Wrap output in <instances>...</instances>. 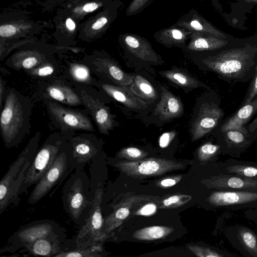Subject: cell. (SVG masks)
Wrapping results in <instances>:
<instances>
[{
  "label": "cell",
  "mask_w": 257,
  "mask_h": 257,
  "mask_svg": "<svg viewBox=\"0 0 257 257\" xmlns=\"http://www.w3.org/2000/svg\"><path fill=\"white\" fill-rule=\"evenodd\" d=\"M244 215L246 218L257 226V207L246 209Z\"/></svg>",
  "instance_id": "obj_45"
},
{
  "label": "cell",
  "mask_w": 257,
  "mask_h": 257,
  "mask_svg": "<svg viewBox=\"0 0 257 257\" xmlns=\"http://www.w3.org/2000/svg\"><path fill=\"white\" fill-rule=\"evenodd\" d=\"M189 249L196 256L200 257H224L230 256L224 251H217L209 247L189 245Z\"/></svg>",
  "instance_id": "obj_36"
},
{
  "label": "cell",
  "mask_w": 257,
  "mask_h": 257,
  "mask_svg": "<svg viewBox=\"0 0 257 257\" xmlns=\"http://www.w3.org/2000/svg\"><path fill=\"white\" fill-rule=\"evenodd\" d=\"M248 1H253V2H257V0H248Z\"/></svg>",
  "instance_id": "obj_52"
},
{
  "label": "cell",
  "mask_w": 257,
  "mask_h": 257,
  "mask_svg": "<svg viewBox=\"0 0 257 257\" xmlns=\"http://www.w3.org/2000/svg\"><path fill=\"white\" fill-rule=\"evenodd\" d=\"M74 170L71 147L66 140L55 161L35 185L27 202L34 205L54 187L57 188Z\"/></svg>",
  "instance_id": "obj_6"
},
{
  "label": "cell",
  "mask_w": 257,
  "mask_h": 257,
  "mask_svg": "<svg viewBox=\"0 0 257 257\" xmlns=\"http://www.w3.org/2000/svg\"><path fill=\"white\" fill-rule=\"evenodd\" d=\"M252 48H235L223 51L202 60L208 68L228 78H238L244 74L253 64Z\"/></svg>",
  "instance_id": "obj_7"
},
{
  "label": "cell",
  "mask_w": 257,
  "mask_h": 257,
  "mask_svg": "<svg viewBox=\"0 0 257 257\" xmlns=\"http://www.w3.org/2000/svg\"><path fill=\"white\" fill-rule=\"evenodd\" d=\"M62 67L60 64L46 61L34 68L26 71V72L27 75L34 78L46 80H49V78L50 80L56 78L54 76H57L59 72L65 70V69H61Z\"/></svg>",
  "instance_id": "obj_32"
},
{
  "label": "cell",
  "mask_w": 257,
  "mask_h": 257,
  "mask_svg": "<svg viewBox=\"0 0 257 257\" xmlns=\"http://www.w3.org/2000/svg\"><path fill=\"white\" fill-rule=\"evenodd\" d=\"M147 155V153L137 148L127 147L120 150L117 153L116 157L132 160H138Z\"/></svg>",
  "instance_id": "obj_37"
},
{
  "label": "cell",
  "mask_w": 257,
  "mask_h": 257,
  "mask_svg": "<svg viewBox=\"0 0 257 257\" xmlns=\"http://www.w3.org/2000/svg\"><path fill=\"white\" fill-rule=\"evenodd\" d=\"M210 190L205 201L214 208L237 210L257 207V190Z\"/></svg>",
  "instance_id": "obj_11"
},
{
  "label": "cell",
  "mask_w": 257,
  "mask_h": 257,
  "mask_svg": "<svg viewBox=\"0 0 257 257\" xmlns=\"http://www.w3.org/2000/svg\"><path fill=\"white\" fill-rule=\"evenodd\" d=\"M16 32V28L11 25H3L0 27V35L2 37H7L11 36Z\"/></svg>",
  "instance_id": "obj_44"
},
{
  "label": "cell",
  "mask_w": 257,
  "mask_h": 257,
  "mask_svg": "<svg viewBox=\"0 0 257 257\" xmlns=\"http://www.w3.org/2000/svg\"><path fill=\"white\" fill-rule=\"evenodd\" d=\"M240 130H231L226 131V138L228 142L235 147L238 145L243 144L245 141V136L244 133Z\"/></svg>",
  "instance_id": "obj_39"
},
{
  "label": "cell",
  "mask_w": 257,
  "mask_h": 257,
  "mask_svg": "<svg viewBox=\"0 0 257 257\" xmlns=\"http://www.w3.org/2000/svg\"><path fill=\"white\" fill-rule=\"evenodd\" d=\"M128 88L133 93L145 101H154L157 97L156 91L153 86L147 79L140 75H134L133 80Z\"/></svg>",
  "instance_id": "obj_27"
},
{
  "label": "cell",
  "mask_w": 257,
  "mask_h": 257,
  "mask_svg": "<svg viewBox=\"0 0 257 257\" xmlns=\"http://www.w3.org/2000/svg\"><path fill=\"white\" fill-rule=\"evenodd\" d=\"M257 109V98L254 101L245 104L237 112L229 119L223 125L222 132L231 130L242 129V125L253 116Z\"/></svg>",
  "instance_id": "obj_25"
},
{
  "label": "cell",
  "mask_w": 257,
  "mask_h": 257,
  "mask_svg": "<svg viewBox=\"0 0 257 257\" xmlns=\"http://www.w3.org/2000/svg\"><path fill=\"white\" fill-rule=\"evenodd\" d=\"M63 209L74 223L81 227L92 205L90 179L84 170H74L62 189Z\"/></svg>",
  "instance_id": "obj_3"
},
{
  "label": "cell",
  "mask_w": 257,
  "mask_h": 257,
  "mask_svg": "<svg viewBox=\"0 0 257 257\" xmlns=\"http://www.w3.org/2000/svg\"><path fill=\"white\" fill-rule=\"evenodd\" d=\"M172 227L164 226H152L136 231L133 237L140 240H154L164 238L172 232Z\"/></svg>",
  "instance_id": "obj_31"
},
{
  "label": "cell",
  "mask_w": 257,
  "mask_h": 257,
  "mask_svg": "<svg viewBox=\"0 0 257 257\" xmlns=\"http://www.w3.org/2000/svg\"><path fill=\"white\" fill-rule=\"evenodd\" d=\"M178 25L191 32H202L223 39L226 38L224 34L216 29L207 21L199 16L195 15L190 20L182 21Z\"/></svg>",
  "instance_id": "obj_29"
},
{
  "label": "cell",
  "mask_w": 257,
  "mask_h": 257,
  "mask_svg": "<svg viewBox=\"0 0 257 257\" xmlns=\"http://www.w3.org/2000/svg\"><path fill=\"white\" fill-rule=\"evenodd\" d=\"M86 65L95 75L116 85L128 87L133 80L134 75L126 73L118 64L108 58H96L87 62Z\"/></svg>",
  "instance_id": "obj_16"
},
{
  "label": "cell",
  "mask_w": 257,
  "mask_h": 257,
  "mask_svg": "<svg viewBox=\"0 0 257 257\" xmlns=\"http://www.w3.org/2000/svg\"><path fill=\"white\" fill-rule=\"evenodd\" d=\"M189 33L183 29L170 28L160 33L159 40L167 44H178L183 43Z\"/></svg>",
  "instance_id": "obj_34"
},
{
  "label": "cell",
  "mask_w": 257,
  "mask_h": 257,
  "mask_svg": "<svg viewBox=\"0 0 257 257\" xmlns=\"http://www.w3.org/2000/svg\"><path fill=\"white\" fill-rule=\"evenodd\" d=\"M85 108L96 123L100 133L108 135L113 130L114 124L113 116L109 108L97 98L89 94L79 86L75 89Z\"/></svg>",
  "instance_id": "obj_14"
},
{
  "label": "cell",
  "mask_w": 257,
  "mask_h": 257,
  "mask_svg": "<svg viewBox=\"0 0 257 257\" xmlns=\"http://www.w3.org/2000/svg\"><path fill=\"white\" fill-rule=\"evenodd\" d=\"M65 135L71 147L74 170H83L86 164L101 153L102 142L94 134Z\"/></svg>",
  "instance_id": "obj_12"
},
{
  "label": "cell",
  "mask_w": 257,
  "mask_h": 257,
  "mask_svg": "<svg viewBox=\"0 0 257 257\" xmlns=\"http://www.w3.org/2000/svg\"><path fill=\"white\" fill-rule=\"evenodd\" d=\"M124 43L127 49L137 58L146 62H158L159 57L150 44L135 35L124 36Z\"/></svg>",
  "instance_id": "obj_22"
},
{
  "label": "cell",
  "mask_w": 257,
  "mask_h": 257,
  "mask_svg": "<svg viewBox=\"0 0 257 257\" xmlns=\"http://www.w3.org/2000/svg\"><path fill=\"white\" fill-rule=\"evenodd\" d=\"M4 106L1 109V136L7 149L18 146L28 135L31 127L33 102L16 89H6Z\"/></svg>",
  "instance_id": "obj_2"
},
{
  "label": "cell",
  "mask_w": 257,
  "mask_h": 257,
  "mask_svg": "<svg viewBox=\"0 0 257 257\" xmlns=\"http://www.w3.org/2000/svg\"><path fill=\"white\" fill-rule=\"evenodd\" d=\"M256 128H257V118L250 125V130L252 131V130H254Z\"/></svg>",
  "instance_id": "obj_51"
},
{
  "label": "cell",
  "mask_w": 257,
  "mask_h": 257,
  "mask_svg": "<svg viewBox=\"0 0 257 257\" xmlns=\"http://www.w3.org/2000/svg\"><path fill=\"white\" fill-rule=\"evenodd\" d=\"M38 131L19 154L0 182V214L11 204L19 202L18 192L24 181L25 174L36 155L41 139Z\"/></svg>",
  "instance_id": "obj_4"
},
{
  "label": "cell",
  "mask_w": 257,
  "mask_h": 257,
  "mask_svg": "<svg viewBox=\"0 0 257 257\" xmlns=\"http://www.w3.org/2000/svg\"><path fill=\"white\" fill-rule=\"evenodd\" d=\"M89 165L90 192L92 199L91 210L84 224L80 227L76 235L68 240V247H83L100 242L103 224L102 202L104 192V156L101 153L93 159Z\"/></svg>",
  "instance_id": "obj_1"
},
{
  "label": "cell",
  "mask_w": 257,
  "mask_h": 257,
  "mask_svg": "<svg viewBox=\"0 0 257 257\" xmlns=\"http://www.w3.org/2000/svg\"><path fill=\"white\" fill-rule=\"evenodd\" d=\"M175 136V132L172 131L165 133L160 137L159 139V146L161 148L167 147Z\"/></svg>",
  "instance_id": "obj_42"
},
{
  "label": "cell",
  "mask_w": 257,
  "mask_h": 257,
  "mask_svg": "<svg viewBox=\"0 0 257 257\" xmlns=\"http://www.w3.org/2000/svg\"><path fill=\"white\" fill-rule=\"evenodd\" d=\"M150 0H133L127 10L128 15L137 13L142 9Z\"/></svg>",
  "instance_id": "obj_40"
},
{
  "label": "cell",
  "mask_w": 257,
  "mask_h": 257,
  "mask_svg": "<svg viewBox=\"0 0 257 257\" xmlns=\"http://www.w3.org/2000/svg\"><path fill=\"white\" fill-rule=\"evenodd\" d=\"M217 173L257 179V163L232 159L216 163Z\"/></svg>",
  "instance_id": "obj_23"
},
{
  "label": "cell",
  "mask_w": 257,
  "mask_h": 257,
  "mask_svg": "<svg viewBox=\"0 0 257 257\" xmlns=\"http://www.w3.org/2000/svg\"><path fill=\"white\" fill-rule=\"evenodd\" d=\"M222 115V110L215 104L203 103L192 126V141H197L211 131Z\"/></svg>",
  "instance_id": "obj_18"
},
{
  "label": "cell",
  "mask_w": 257,
  "mask_h": 257,
  "mask_svg": "<svg viewBox=\"0 0 257 257\" xmlns=\"http://www.w3.org/2000/svg\"><path fill=\"white\" fill-rule=\"evenodd\" d=\"M91 70L86 64L77 63L68 64L65 68V74H67L72 81L87 86H95L97 80L91 74Z\"/></svg>",
  "instance_id": "obj_26"
},
{
  "label": "cell",
  "mask_w": 257,
  "mask_h": 257,
  "mask_svg": "<svg viewBox=\"0 0 257 257\" xmlns=\"http://www.w3.org/2000/svg\"><path fill=\"white\" fill-rule=\"evenodd\" d=\"M53 124L63 134L77 131L94 132L95 129L86 111L68 107L56 101L44 100Z\"/></svg>",
  "instance_id": "obj_9"
},
{
  "label": "cell",
  "mask_w": 257,
  "mask_h": 257,
  "mask_svg": "<svg viewBox=\"0 0 257 257\" xmlns=\"http://www.w3.org/2000/svg\"><path fill=\"white\" fill-rule=\"evenodd\" d=\"M157 210V206L154 203H148L142 207L137 212V214L149 216L153 214Z\"/></svg>",
  "instance_id": "obj_43"
},
{
  "label": "cell",
  "mask_w": 257,
  "mask_h": 257,
  "mask_svg": "<svg viewBox=\"0 0 257 257\" xmlns=\"http://www.w3.org/2000/svg\"><path fill=\"white\" fill-rule=\"evenodd\" d=\"M104 254L102 242H96L86 247L67 248L54 257H101Z\"/></svg>",
  "instance_id": "obj_28"
},
{
  "label": "cell",
  "mask_w": 257,
  "mask_h": 257,
  "mask_svg": "<svg viewBox=\"0 0 257 257\" xmlns=\"http://www.w3.org/2000/svg\"><path fill=\"white\" fill-rule=\"evenodd\" d=\"M66 140V136L62 133H54L49 136L38 149L27 169L18 196L26 193L30 187L39 181L53 164Z\"/></svg>",
  "instance_id": "obj_5"
},
{
  "label": "cell",
  "mask_w": 257,
  "mask_h": 257,
  "mask_svg": "<svg viewBox=\"0 0 257 257\" xmlns=\"http://www.w3.org/2000/svg\"><path fill=\"white\" fill-rule=\"evenodd\" d=\"M227 44V41L211 34L193 32L188 45L191 50L201 51L211 50L223 47Z\"/></svg>",
  "instance_id": "obj_24"
},
{
  "label": "cell",
  "mask_w": 257,
  "mask_h": 257,
  "mask_svg": "<svg viewBox=\"0 0 257 257\" xmlns=\"http://www.w3.org/2000/svg\"><path fill=\"white\" fill-rule=\"evenodd\" d=\"M209 189L228 190H257V179L215 173L201 181Z\"/></svg>",
  "instance_id": "obj_17"
},
{
  "label": "cell",
  "mask_w": 257,
  "mask_h": 257,
  "mask_svg": "<svg viewBox=\"0 0 257 257\" xmlns=\"http://www.w3.org/2000/svg\"><path fill=\"white\" fill-rule=\"evenodd\" d=\"M160 74L170 81L183 88L193 89L202 85L198 80L179 69L163 71Z\"/></svg>",
  "instance_id": "obj_30"
},
{
  "label": "cell",
  "mask_w": 257,
  "mask_h": 257,
  "mask_svg": "<svg viewBox=\"0 0 257 257\" xmlns=\"http://www.w3.org/2000/svg\"><path fill=\"white\" fill-rule=\"evenodd\" d=\"M66 235H51L40 238L26 245L23 250L37 256H53L63 251Z\"/></svg>",
  "instance_id": "obj_20"
},
{
  "label": "cell",
  "mask_w": 257,
  "mask_h": 257,
  "mask_svg": "<svg viewBox=\"0 0 257 257\" xmlns=\"http://www.w3.org/2000/svg\"><path fill=\"white\" fill-rule=\"evenodd\" d=\"M45 58L34 55L17 57L10 61L7 62V65L16 70L25 71L34 68L46 62Z\"/></svg>",
  "instance_id": "obj_33"
},
{
  "label": "cell",
  "mask_w": 257,
  "mask_h": 257,
  "mask_svg": "<svg viewBox=\"0 0 257 257\" xmlns=\"http://www.w3.org/2000/svg\"><path fill=\"white\" fill-rule=\"evenodd\" d=\"M220 146L206 143L202 145L198 150V157L202 162H207L215 157L219 152Z\"/></svg>",
  "instance_id": "obj_35"
},
{
  "label": "cell",
  "mask_w": 257,
  "mask_h": 257,
  "mask_svg": "<svg viewBox=\"0 0 257 257\" xmlns=\"http://www.w3.org/2000/svg\"><path fill=\"white\" fill-rule=\"evenodd\" d=\"M181 179V178L179 177L166 178L160 182V185L163 187H170L176 184Z\"/></svg>",
  "instance_id": "obj_46"
},
{
  "label": "cell",
  "mask_w": 257,
  "mask_h": 257,
  "mask_svg": "<svg viewBox=\"0 0 257 257\" xmlns=\"http://www.w3.org/2000/svg\"><path fill=\"white\" fill-rule=\"evenodd\" d=\"M161 99L156 105L154 112L163 120L179 117L183 113V105L180 99L162 86Z\"/></svg>",
  "instance_id": "obj_21"
},
{
  "label": "cell",
  "mask_w": 257,
  "mask_h": 257,
  "mask_svg": "<svg viewBox=\"0 0 257 257\" xmlns=\"http://www.w3.org/2000/svg\"><path fill=\"white\" fill-rule=\"evenodd\" d=\"M6 92V89H5V85L4 83V80L2 79V78H1L0 80V106H1V109H2L3 107V102L4 100V98L5 96Z\"/></svg>",
  "instance_id": "obj_47"
},
{
  "label": "cell",
  "mask_w": 257,
  "mask_h": 257,
  "mask_svg": "<svg viewBox=\"0 0 257 257\" xmlns=\"http://www.w3.org/2000/svg\"><path fill=\"white\" fill-rule=\"evenodd\" d=\"M107 22V20L105 17H101L92 25V28L94 30L99 29L103 27Z\"/></svg>",
  "instance_id": "obj_48"
},
{
  "label": "cell",
  "mask_w": 257,
  "mask_h": 257,
  "mask_svg": "<svg viewBox=\"0 0 257 257\" xmlns=\"http://www.w3.org/2000/svg\"><path fill=\"white\" fill-rule=\"evenodd\" d=\"M95 86L129 108L141 109L148 106L146 101L133 93L127 86L114 85L101 81H97Z\"/></svg>",
  "instance_id": "obj_19"
},
{
  "label": "cell",
  "mask_w": 257,
  "mask_h": 257,
  "mask_svg": "<svg viewBox=\"0 0 257 257\" xmlns=\"http://www.w3.org/2000/svg\"><path fill=\"white\" fill-rule=\"evenodd\" d=\"M39 93L44 100L56 101L69 106L83 105L76 90L69 85L67 81L59 79L43 82L39 86Z\"/></svg>",
  "instance_id": "obj_13"
},
{
  "label": "cell",
  "mask_w": 257,
  "mask_h": 257,
  "mask_svg": "<svg viewBox=\"0 0 257 257\" xmlns=\"http://www.w3.org/2000/svg\"><path fill=\"white\" fill-rule=\"evenodd\" d=\"M97 7L98 6L96 3H88L84 6V7H83V10L85 12H89L95 10L97 8Z\"/></svg>",
  "instance_id": "obj_49"
},
{
  "label": "cell",
  "mask_w": 257,
  "mask_h": 257,
  "mask_svg": "<svg viewBox=\"0 0 257 257\" xmlns=\"http://www.w3.org/2000/svg\"><path fill=\"white\" fill-rule=\"evenodd\" d=\"M224 234L228 242L243 256L257 257V236L252 230L237 224L227 227Z\"/></svg>",
  "instance_id": "obj_15"
},
{
  "label": "cell",
  "mask_w": 257,
  "mask_h": 257,
  "mask_svg": "<svg viewBox=\"0 0 257 257\" xmlns=\"http://www.w3.org/2000/svg\"><path fill=\"white\" fill-rule=\"evenodd\" d=\"M111 165L128 176L143 178L161 175L174 170L183 169L178 162L160 158H149L131 161H120Z\"/></svg>",
  "instance_id": "obj_10"
},
{
  "label": "cell",
  "mask_w": 257,
  "mask_h": 257,
  "mask_svg": "<svg viewBox=\"0 0 257 257\" xmlns=\"http://www.w3.org/2000/svg\"><path fill=\"white\" fill-rule=\"evenodd\" d=\"M257 95V66L255 69V73L252 80L249 91L245 100V104L252 101V99Z\"/></svg>",
  "instance_id": "obj_41"
},
{
  "label": "cell",
  "mask_w": 257,
  "mask_h": 257,
  "mask_svg": "<svg viewBox=\"0 0 257 257\" xmlns=\"http://www.w3.org/2000/svg\"><path fill=\"white\" fill-rule=\"evenodd\" d=\"M67 27L70 30H74L75 28V25L74 22L70 18L67 19L66 22Z\"/></svg>",
  "instance_id": "obj_50"
},
{
  "label": "cell",
  "mask_w": 257,
  "mask_h": 257,
  "mask_svg": "<svg viewBox=\"0 0 257 257\" xmlns=\"http://www.w3.org/2000/svg\"><path fill=\"white\" fill-rule=\"evenodd\" d=\"M51 235H66L65 230L53 220H36L20 228L8 239L0 253L14 252L35 241Z\"/></svg>",
  "instance_id": "obj_8"
},
{
  "label": "cell",
  "mask_w": 257,
  "mask_h": 257,
  "mask_svg": "<svg viewBox=\"0 0 257 257\" xmlns=\"http://www.w3.org/2000/svg\"><path fill=\"white\" fill-rule=\"evenodd\" d=\"M192 199V196L186 195H175L171 196L163 201V204L165 207H178L189 202Z\"/></svg>",
  "instance_id": "obj_38"
}]
</instances>
